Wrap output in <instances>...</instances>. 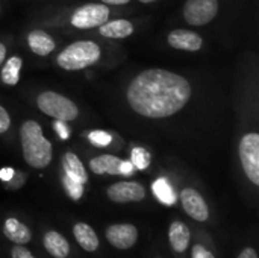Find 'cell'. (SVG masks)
Segmentation results:
<instances>
[{"instance_id":"34","label":"cell","mask_w":259,"mask_h":258,"mask_svg":"<svg viewBox=\"0 0 259 258\" xmlns=\"http://www.w3.org/2000/svg\"><path fill=\"white\" fill-rule=\"evenodd\" d=\"M138 2H141V3H152V2H156V0H138Z\"/></svg>"},{"instance_id":"8","label":"cell","mask_w":259,"mask_h":258,"mask_svg":"<svg viewBox=\"0 0 259 258\" xmlns=\"http://www.w3.org/2000/svg\"><path fill=\"white\" fill-rule=\"evenodd\" d=\"M108 198L112 202L117 204H126V202H138L146 198V189L132 181H123L111 186L108 189Z\"/></svg>"},{"instance_id":"15","label":"cell","mask_w":259,"mask_h":258,"mask_svg":"<svg viewBox=\"0 0 259 258\" xmlns=\"http://www.w3.org/2000/svg\"><path fill=\"white\" fill-rule=\"evenodd\" d=\"M134 33V24L129 20H114V21H106L100 26V35L105 38H112V40H120L126 38Z\"/></svg>"},{"instance_id":"7","label":"cell","mask_w":259,"mask_h":258,"mask_svg":"<svg viewBox=\"0 0 259 258\" xmlns=\"http://www.w3.org/2000/svg\"><path fill=\"white\" fill-rule=\"evenodd\" d=\"M219 0H187L184 5V18L193 26H205L215 18Z\"/></svg>"},{"instance_id":"9","label":"cell","mask_w":259,"mask_h":258,"mask_svg":"<svg viewBox=\"0 0 259 258\" xmlns=\"http://www.w3.org/2000/svg\"><path fill=\"white\" fill-rule=\"evenodd\" d=\"M181 202L185 210V213L197 220V222H205L209 217V210L205 202V199L196 192L194 189H184L181 193Z\"/></svg>"},{"instance_id":"16","label":"cell","mask_w":259,"mask_h":258,"mask_svg":"<svg viewBox=\"0 0 259 258\" xmlns=\"http://www.w3.org/2000/svg\"><path fill=\"white\" fill-rule=\"evenodd\" d=\"M62 166H64L67 176H70L71 179H74L80 184H87L88 173H87L85 166L82 164V161L77 155H74L73 152H67L62 157Z\"/></svg>"},{"instance_id":"32","label":"cell","mask_w":259,"mask_h":258,"mask_svg":"<svg viewBox=\"0 0 259 258\" xmlns=\"http://www.w3.org/2000/svg\"><path fill=\"white\" fill-rule=\"evenodd\" d=\"M102 2L108 5H124V3H129L131 0H102Z\"/></svg>"},{"instance_id":"30","label":"cell","mask_w":259,"mask_h":258,"mask_svg":"<svg viewBox=\"0 0 259 258\" xmlns=\"http://www.w3.org/2000/svg\"><path fill=\"white\" fill-rule=\"evenodd\" d=\"M14 175H15V172L11 167H6V169H2L0 170V179L5 181V182H9L14 178Z\"/></svg>"},{"instance_id":"12","label":"cell","mask_w":259,"mask_h":258,"mask_svg":"<svg viewBox=\"0 0 259 258\" xmlns=\"http://www.w3.org/2000/svg\"><path fill=\"white\" fill-rule=\"evenodd\" d=\"M3 234L8 240L14 242L15 245H26L32 240V233L30 230L21 224L20 220L9 217L6 219L5 225H3Z\"/></svg>"},{"instance_id":"29","label":"cell","mask_w":259,"mask_h":258,"mask_svg":"<svg viewBox=\"0 0 259 258\" xmlns=\"http://www.w3.org/2000/svg\"><path fill=\"white\" fill-rule=\"evenodd\" d=\"M134 164L131 163V161H121V164H120V175H123V176H131L132 173H134Z\"/></svg>"},{"instance_id":"21","label":"cell","mask_w":259,"mask_h":258,"mask_svg":"<svg viewBox=\"0 0 259 258\" xmlns=\"http://www.w3.org/2000/svg\"><path fill=\"white\" fill-rule=\"evenodd\" d=\"M21 64H23V61H21V58H18V56H12V58H9V59L5 62V65H3V68H2V73H0L2 82H3L5 85L12 87V85H17V84H18V81H20Z\"/></svg>"},{"instance_id":"17","label":"cell","mask_w":259,"mask_h":258,"mask_svg":"<svg viewBox=\"0 0 259 258\" xmlns=\"http://www.w3.org/2000/svg\"><path fill=\"white\" fill-rule=\"evenodd\" d=\"M121 158L114 157V155H100L96 157L90 161V169L91 172H94L96 175H120V164H121Z\"/></svg>"},{"instance_id":"23","label":"cell","mask_w":259,"mask_h":258,"mask_svg":"<svg viewBox=\"0 0 259 258\" xmlns=\"http://www.w3.org/2000/svg\"><path fill=\"white\" fill-rule=\"evenodd\" d=\"M64 187L68 193V196L73 199V201H79L82 196H83V184L71 179L70 176H64Z\"/></svg>"},{"instance_id":"13","label":"cell","mask_w":259,"mask_h":258,"mask_svg":"<svg viewBox=\"0 0 259 258\" xmlns=\"http://www.w3.org/2000/svg\"><path fill=\"white\" fill-rule=\"evenodd\" d=\"M27 44L30 47V50L38 55V56H47L49 53H52L55 50V41L53 38L46 33L44 30H32L27 35Z\"/></svg>"},{"instance_id":"5","label":"cell","mask_w":259,"mask_h":258,"mask_svg":"<svg viewBox=\"0 0 259 258\" xmlns=\"http://www.w3.org/2000/svg\"><path fill=\"white\" fill-rule=\"evenodd\" d=\"M240 160L246 176L259 186V134H246L240 141Z\"/></svg>"},{"instance_id":"26","label":"cell","mask_w":259,"mask_h":258,"mask_svg":"<svg viewBox=\"0 0 259 258\" xmlns=\"http://www.w3.org/2000/svg\"><path fill=\"white\" fill-rule=\"evenodd\" d=\"M191 258H215L214 254L211 251H208L205 246L202 245H196L193 248V252H191Z\"/></svg>"},{"instance_id":"24","label":"cell","mask_w":259,"mask_h":258,"mask_svg":"<svg viewBox=\"0 0 259 258\" xmlns=\"http://www.w3.org/2000/svg\"><path fill=\"white\" fill-rule=\"evenodd\" d=\"M88 138L93 144H96L99 148H105L112 141V137L105 131H93V132H90Z\"/></svg>"},{"instance_id":"28","label":"cell","mask_w":259,"mask_h":258,"mask_svg":"<svg viewBox=\"0 0 259 258\" xmlns=\"http://www.w3.org/2000/svg\"><path fill=\"white\" fill-rule=\"evenodd\" d=\"M12 258H35L26 248L17 245L14 249H12Z\"/></svg>"},{"instance_id":"25","label":"cell","mask_w":259,"mask_h":258,"mask_svg":"<svg viewBox=\"0 0 259 258\" xmlns=\"http://www.w3.org/2000/svg\"><path fill=\"white\" fill-rule=\"evenodd\" d=\"M11 126V117L8 111L0 105V134H5Z\"/></svg>"},{"instance_id":"2","label":"cell","mask_w":259,"mask_h":258,"mask_svg":"<svg viewBox=\"0 0 259 258\" xmlns=\"http://www.w3.org/2000/svg\"><path fill=\"white\" fill-rule=\"evenodd\" d=\"M20 138L23 157L29 166L35 169H44L50 164L53 157L52 143L44 137L38 122L26 120L20 128Z\"/></svg>"},{"instance_id":"11","label":"cell","mask_w":259,"mask_h":258,"mask_svg":"<svg viewBox=\"0 0 259 258\" xmlns=\"http://www.w3.org/2000/svg\"><path fill=\"white\" fill-rule=\"evenodd\" d=\"M167 41L173 49L187 50V52H196L203 44V40L199 33L193 30H187V29H176L170 32L167 36Z\"/></svg>"},{"instance_id":"4","label":"cell","mask_w":259,"mask_h":258,"mask_svg":"<svg viewBox=\"0 0 259 258\" xmlns=\"http://www.w3.org/2000/svg\"><path fill=\"white\" fill-rule=\"evenodd\" d=\"M36 105L39 108V111H42L46 116L53 117L56 120H62V122H71L79 116V109L77 105L55 91H44L36 97Z\"/></svg>"},{"instance_id":"20","label":"cell","mask_w":259,"mask_h":258,"mask_svg":"<svg viewBox=\"0 0 259 258\" xmlns=\"http://www.w3.org/2000/svg\"><path fill=\"white\" fill-rule=\"evenodd\" d=\"M152 190H153V195L156 196V199H158L161 204H164V205H167V207H171V205L176 204L178 196H176L173 187L170 186V182H168L165 178H158V179L153 182Z\"/></svg>"},{"instance_id":"3","label":"cell","mask_w":259,"mask_h":258,"mask_svg":"<svg viewBox=\"0 0 259 258\" xmlns=\"http://www.w3.org/2000/svg\"><path fill=\"white\" fill-rule=\"evenodd\" d=\"M102 50L94 41H76L67 46L56 56V62L61 68L76 71L96 64L100 59Z\"/></svg>"},{"instance_id":"18","label":"cell","mask_w":259,"mask_h":258,"mask_svg":"<svg viewBox=\"0 0 259 258\" xmlns=\"http://www.w3.org/2000/svg\"><path fill=\"white\" fill-rule=\"evenodd\" d=\"M190 230L185 224L182 222H173L170 225V230H168V240H170V245L171 248L176 251V252H184L187 251L188 245H190Z\"/></svg>"},{"instance_id":"33","label":"cell","mask_w":259,"mask_h":258,"mask_svg":"<svg viewBox=\"0 0 259 258\" xmlns=\"http://www.w3.org/2000/svg\"><path fill=\"white\" fill-rule=\"evenodd\" d=\"M5 56H6V47L0 43V65H2V62L5 61Z\"/></svg>"},{"instance_id":"14","label":"cell","mask_w":259,"mask_h":258,"mask_svg":"<svg viewBox=\"0 0 259 258\" xmlns=\"http://www.w3.org/2000/svg\"><path fill=\"white\" fill-rule=\"evenodd\" d=\"M44 248L46 251L55 258H67L70 254V245L64 236L56 231H49L44 236Z\"/></svg>"},{"instance_id":"10","label":"cell","mask_w":259,"mask_h":258,"mask_svg":"<svg viewBox=\"0 0 259 258\" xmlns=\"http://www.w3.org/2000/svg\"><path fill=\"white\" fill-rule=\"evenodd\" d=\"M106 239L117 249H129L135 245L138 239V231L131 224L112 225L106 230Z\"/></svg>"},{"instance_id":"1","label":"cell","mask_w":259,"mask_h":258,"mask_svg":"<svg viewBox=\"0 0 259 258\" xmlns=\"http://www.w3.org/2000/svg\"><path fill=\"white\" fill-rule=\"evenodd\" d=\"M191 97L190 82L164 68L138 73L126 90L129 106L147 119H165L179 113Z\"/></svg>"},{"instance_id":"6","label":"cell","mask_w":259,"mask_h":258,"mask_svg":"<svg viewBox=\"0 0 259 258\" xmlns=\"http://www.w3.org/2000/svg\"><path fill=\"white\" fill-rule=\"evenodd\" d=\"M109 9L105 3H88L77 8L71 15V24L77 29H93L106 23Z\"/></svg>"},{"instance_id":"22","label":"cell","mask_w":259,"mask_h":258,"mask_svg":"<svg viewBox=\"0 0 259 258\" xmlns=\"http://www.w3.org/2000/svg\"><path fill=\"white\" fill-rule=\"evenodd\" d=\"M131 160L134 167L138 170H144L150 166V154L144 148H134L131 154Z\"/></svg>"},{"instance_id":"27","label":"cell","mask_w":259,"mask_h":258,"mask_svg":"<svg viewBox=\"0 0 259 258\" xmlns=\"http://www.w3.org/2000/svg\"><path fill=\"white\" fill-rule=\"evenodd\" d=\"M55 129H56V132L59 134V137L64 138V140H67V138L70 137V131H68V128L65 126V123H64L62 120H58V122L55 123Z\"/></svg>"},{"instance_id":"19","label":"cell","mask_w":259,"mask_h":258,"mask_svg":"<svg viewBox=\"0 0 259 258\" xmlns=\"http://www.w3.org/2000/svg\"><path fill=\"white\" fill-rule=\"evenodd\" d=\"M73 234L76 242L88 252H94L99 248V237L94 230L87 224H76L73 227Z\"/></svg>"},{"instance_id":"31","label":"cell","mask_w":259,"mask_h":258,"mask_svg":"<svg viewBox=\"0 0 259 258\" xmlns=\"http://www.w3.org/2000/svg\"><path fill=\"white\" fill-rule=\"evenodd\" d=\"M238 258H258V254H256V251L253 249V248H246Z\"/></svg>"}]
</instances>
